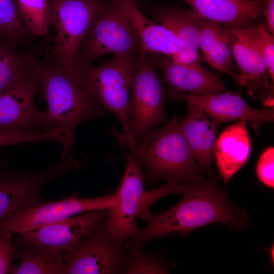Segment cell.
<instances>
[{
    "mask_svg": "<svg viewBox=\"0 0 274 274\" xmlns=\"http://www.w3.org/2000/svg\"><path fill=\"white\" fill-rule=\"evenodd\" d=\"M183 198L176 206L161 213L150 214L146 226L140 228L123 245L144 244L172 233L182 236L207 225L222 223L242 229L247 227L248 217L244 209L235 207L212 176L187 184Z\"/></svg>",
    "mask_w": 274,
    "mask_h": 274,
    "instance_id": "obj_1",
    "label": "cell"
},
{
    "mask_svg": "<svg viewBox=\"0 0 274 274\" xmlns=\"http://www.w3.org/2000/svg\"><path fill=\"white\" fill-rule=\"evenodd\" d=\"M27 58L47 104L45 131L63 133L64 158L74 146L77 127L86 120L104 116L109 111L88 91L75 71H70L51 59L41 61L31 53L27 54Z\"/></svg>",
    "mask_w": 274,
    "mask_h": 274,
    "instance_id": "obj_2",
    "label": "cell"
},
{
    "mask_svg": "<svg viewBox=\"0 0 274 274\" xmlns=\"http://www.w3.org/2000/svg\"><path fill=\"white\" fill-rule=\"evenodd\" d=\"M129 152L144 166L147 184L160 179L187 184L203 179L176 116L163 126L150 129Z\"/></svg>",
    "mask_w": 274,
    "mask_h": 274,
    "instance_id": "obj_3",
    "label": "cell"
},
{
    "mask_svg": "<svg viewBox=\"0 0 274 274\" xmlns=\"http://www.w3.org/2000/svg\"><path fill=\"white\" fill-rule=\"evenodd\" d=\"M117 139L124 150L127 164L116 193L117 201L109 209L106 224L112 234L124 242L139 231L138 217L145 220L151 214L150 208L154 202L170 194L183 193L186 184L166 183L151 190H145L142 164L126 151L122 138Z\"/></svg>",
    "mask_w": 274,
    "mask_h": 274,
    "instance_id": "obj_4",
    "label": "cell"
},
{
    "mask_svg": "<svg viewBox=\"0 0 274 274\" xmlns=\"http://www.w3.org/2000/svg\"><path fill=\"white\" fill-rule=\"evenodd\" d=\"M139 59L114 55L101 65L81 64L75 70L88 91L118 118L123 129L122 139L129 152L137 144L131 130L129 91Z\"/></svg>",
    "mask_w": 274,
    "mask_h": 274,
    "instance_id": "obj_5",
    "label": "cell"
},
{
    "mask_svg": "<svg viewBox=\"0 0 274 274\" xmlns=\"http://www.w3.org/2000/svg\"><path fill=\"white\" fill-rule=\"evenodd\" d=\"M111 0H51V24L56 33L51 60L70 71L79 65L81 45L97 17Z\"/></svg>",
    "mask_w": 274,
    "mask_h": 274,
    "instance_id": "obj_6",
    "label": "cell"
},
{
    "mask_svg": "<svg viewBox=\"0 0 274 274\" xmlns=\"http://www.w3.org/2000/svg\"><path fill=\"white\" fill-rule=\"evenodd\" d=\"M111 53L136 59L142 55L138 35L119 0H111L94 22L80 47L79 65Z\"/></svg>",
    "mask_w": 274,
    "mask_h": 274,
    "instance_id": "obj_7",
    "label": "cell"
},
{
    "mask_svg": "<svg viewBox=\"0 0 274 274\" xmlns=\"http://www.w3.org/2000/svg\"><path fill=\"white\" fill-rule=\"evenodd\" d=\"M231 54L237 65L239 73L231 77L237 85L247 88L254 100H259L270 108L273 107L274 88L266 69L259 45V26L240 28L223 24Z\"/></svg>",
    "mask_w": 274,
    "mask_h": 274,
    "instance_id": "obj_8",
    "label": "cell"
},
{
    "mask_svg": "<svg viewBox=\"0 0 274 274\" xmlns=\"http://www.w3.org/2000/svg\"><path fill=\"white\" fill-rule=\"evenodd\" d=\"M156 66L151 55L145 54L138 60L132 76L129 109L131 130L136 142L155 125L169 122L164 109L166 90L160 82Z\"/></svg>",
    "mask_w": 274,
    "mask_h": 274,
    "instance_id": "obj_9",
    "label": "cell"
},
{
    "mask_svg": "<svg viewBox=\"0 0 274 274\" xmlns=\"http://www.w3.org/2000/svg\"><path fill=\"white\" fill-rule=\"evenodd\" d=\"M106 218L73 247L63 252L66 274L123 273V242L109 231Z\"/></svg>",
    "mask_w": 274,
    "mask_h": 274,
    "instance_id": "obj_10",
    "label": "cell"
},
{
    "mask_svg": "<svg viewBox=\"0 0 274 274\" xmlns=\"http://www.w3.org/2000/svg\"><path fill=\"white\" fill-rule=\"evenodd\" d=\"M117 201L116 193L93 198L73 195L59 200L45 201L19 212L0 224V228L18 234L26 229L87 212L110 209Z\"/></svg>",
    "mask_w": 274,
    "mask_h": 274,
    "instance_id": "obj_11",
    "label": "cell"
},
{
    "mask_svg": "<svg viewBox=\"0 0 274 274\" xmlns=\"http://www.w3.org/2000/svg\"><path fill=\"white\" fill-rule=\"evenodd\" d=\"M109 209L96 210L43 224L17 234L18 239L41 248L63 252L76 245L106 218Z\"/></svg>",
    "mask_w": 274,
    "mask_h": 274,
    "instance_id": "obj_12",
    "label": "cell"
},
{
    "mask_svg": "<svg viewBox=\"0 0 274 274\" xmlns=\"http://www.w3.org/2000/svg\"><path fill=\"white\" fill-rule=\"evenodd\" d=\"M38 84L32 71L0 93V130L46 132V112L39 111L35 104Z\"/></svg>",
    "mask_w": 274,
    "mask_h": 274,
    "instance_id": "obj_13",
    "label": "cell"
},
{
    "mask_svg": "<svg viewBox=\"0 0 274 274\" xmlns=\"http://www.w3.org/2000/svg\"><path fill=\"white\" fill-rule=\"evenodd\" d=\"M150 54L169 88L166 90L168 97L174 98L180 94L206 95L226 90L221 77L204 67L199 61L181 64L165 54Z\"/></svg>",
    "mask_w": 274,
    "mask_h": 274,
    "instance_id": "obj_14",
    "label": "cell"
},
{
    "mask_svg": "<svg viewBox=\"0 0 274 274\" xmlns=\"http://www.w3.org/2000/svg\"><path fill=\"white\" fill-rule=\"evenodd\" d=\"M57 166L44 172H10L0 174V224L19 212L44 200L43 187L60 176Z\"/></svg>",
    "mask_w": 274,
    "mask_h": 274,
    "instance_id": "obj_15",
    "label": "cell"
},
{
    "mask_svg": "<svg viewBox=\"0 0 274 274\" xmlns=\"http://www.w3.org/2000/svg\"><path fill=\"white\" fill-rule=\"evenodd\" d=\"M201 108L217 125L232 121H249L255 129L272 122L273 108L255 109L243 99L239 93L226 92L206 95L180 94L174 97Z\"/></svg>",
    "mask_w": 274,
    "mask_h": 274,
    "instance_id": "obj_16",
    "label": "cell"
},
{
    "mask_svg": "<svg viewBox=\"0 0 274 274\" xmlns=\"http://www.w3.org/2000/svg\"><path fill=\"white\" fill-rule=\"evenodd\" d=\"M153 19L170 31L180 45L179 51L171 57L176 62L187 64L199 61V16L191 9L178 6H156Z\"/></svg>",
    "mask_w": 274,
    "mask_h": 274,
    "instance_id": "obj_17",
    "label": "cell"
},
{
    "mask_svg": "<svg viewBox=\"0 0 274 274\" xmlns=\"http://www.w3.org/2000/svg\"><path fill=\"white\" fill-rule=\"evenodd\" d=\"M199 17L245 28L264 15L266 0H183Z\"/></svg>",
    "mask_w": 274,
    "mask_h": 274,
    "instance_id": "obj_18",
    "label": "cell"
},
{
    "mask_svg": "<svg viewBox=\"0 0 274 274\" xmlns=\"http://www.w3.org/2000/svg\"><path fill=\"white\" fill-rule=\"evenodd\" d=\"M186 116L179 120V125L199 166L211 174L215 157L217 125L200 107L187 102Z\"/></svg>",
    "mask_w": 274,
    "mask_h": 274,
    "instance_id": "obj_19",
    "label": "cell"
},
{
    "mask_svg": "<svg viewBox=\"0 0 274 274\" xmlns=\"http://www.w3.org/2000/svg\"><path fill=\"white\" fill-rule=\"evenodd\" d=\"M251 152V142L245 121L226 128L216 140L215 157L220 177L226 186L246 163Z\"/></svg>",
    "mask_w": 274,
    "mask_h": 274,
    "instance_id": "obj_20",
    "label": "cell"
},
{
    "mask_svg": "<svg viewBox=\"0 0 274 274\" xmlns=\"http://www.w3.org/2000/svg\"><path fill=\"white\" fill-rule=\"evenodd\" d=\"M119 1L138 35L141 56L158 53L172 57L179 51L180 44L170 31L145 17L132 0Z\"/></svg>",
    "mask_w": 274,
    "mask_h": 274,
    "instance_id": "obj_21",
    "label": "cell"
},
{
    "mask_svg": "<svg viewBox=\"0 0 274 274\" xmlns=\"http://www.w3.org/2000/svg\"><path fill=\"white\" fill-rule=\"evenodd\" d=\"M200 48L208 63L231 76L234 65L223 24L199 17Z\"/></svg>",
    "mask_w": 274,
    "mask_h": 274,
    "instance_id": "obj_22",
    "label": "cell"
},
{
    "mask_svg": "<svg viewBox=\"0 0 274 274\" xmlns=\"http://www.w3.org/2000/svg\"><path fill=\"white\" fill-rule=\"evenodd\" d=\"M16 257L20 263L13 274H66L63 253L45 249L19 239Z\"/></svg>",
    "mask_w": 274,
    "mask_h": 274,
    "instance_id": "obj_23",
    "label": "cell"
},
{
    "mask_svg": "<svg viewBox=\"0 0 274 274\" xmlns=\"http://www.w3.org/2000/svg\"><path fill=\"white\" fill-rule=\"evenodd\" d=\"M16 46L0 39V93L32 72L27 54L20 52Z\"/></svg>",
    "mask_w": 274,
    "mask_h": 274,
    "instance_id": "obj_24",
    "label": "cell"
},
{
    "mask_svg": "<svg viewBox=\"0 0 274 274\" xmlns=\"http://www.w3.org/2000/svg\"><path fill=\"white\" fill-rule=\"evenodd\" d=\"M29 35L17 0H0V39L22 45L26 43Z\"/></svg>",
    "mask_w": 274,
    "mask_h": 274,
    "instance_id": "obj_25",
    "label": "cell"
},
{
    "mask_svg": "<svg viewBox=\"0 0 274 274\" xmlns=\"http://www.w3.org/2000/svg\"><path fill=\"white\" fill-rule=\"evenodd\" d=\"M125 261L123 273H168L169 266L155 253L149 254L141 245L123 246Z\"/></svg>",
    "mask_w": 274,
    "mask_h": 274,
    "instance_id": "obj_26",
    "label": "cell"
},
{
    "mask_svg": "<svg viewBox=\"0 0 274 274\" xmlns=\"http://www.w3.org/2000/svg\"><path fill=\"white\" fill-rule=\"evenodd\" d=\"M26 27L30 35H47L51 24L48 0H17Z\"/></svg>",
    "mask_w": 274,
    "mask_h": 274,
    "instance_id": "obj_27",
    "label": "cell"
},
{
    "mask_svg": "<svg viewBox=\"0 0 274 274\" xmlns=\"http://www.w3.org/2000/svg\"><path fill=\"white\" fill-rule=\"evenodd\" d=\"M64 136L59 130L38 132L23 130H0V147L29 142L56 141L62 144Z\"/></svg>",
    "mask_w": 274,
    "mask_h": 274,
    "instance_id": "obj_28",
    "label": "cell"
},
{
    "mask_svg": "<svg viewBox=\"0 0 274 274\" xmlns=\"http://www.w3.org/2000/svg\"><path fill=\"white\" fill-rule=\"evenodd\" d=\"M11 231L0 228V274L12 273L16 257V245L13 241Z\"/></svg>",
    "mask_w": 274,
    "mask_h": 274,
    "instance_id": "obj_29",
    "label": "cell"
},
{
    "mask_svg": "<svg viewBox=\"0 0 274 274\" xmlns=\"http://www.w3.org/2000/svg\"><path fill=\"white\" fill-rule=\"evenodd\" d=\"M258 41L266 71L272 83H274V38L266 29L258 23Z\"/></svg>",
    "mask_w": 274,
    "mask_h": 274,
    "instance_id": "obj_30",
    "label": "cell"
},
{
    "mask_svg": "<svg viewBox=\"0 0 274 274\" xmlns=\"http://www.w3.org/2000/svg\"><path fill=\"white\" fill-rule=\"evenodd\" d=\"M256 173L259 180L270 188L274 187V149L270 147L264 151L258 160Z\"/></svg>",
    "mask_w": 274,
    "mask_h": 274,
    "instance_id": "obj_31",
    "label": "cell"
},
{
    "mask_svg": "<svg viewBox=\"0 0 274 274\" xmlns=\"http://www.w3.org/2000/svg\"><path fill=\"white\" fill-rule=\"evenodd\" d=\"M264 15L267 21V26L271 34L274 33V0H266Z\"/></svg>",
    "mask_w": 274,
    "mask_h": 274,
    "instance_id": "obj_32",
    "label": "cell"
},
{
    "mask_svg": "<svg viewBox=\"0 0 274 274\" xmlns=\"http://www.w3.org/2000/svg\"><path fill=\"white\" fill-rule=\"evenodd\" d=\"M235 1H242V2H246V1H251V0H235Z\"/></svg>",
    "mask_w": 274,
    "mask_h": 274,
    "instance_id": "obj_33",
    "label": "cell"
}]
</instances>
